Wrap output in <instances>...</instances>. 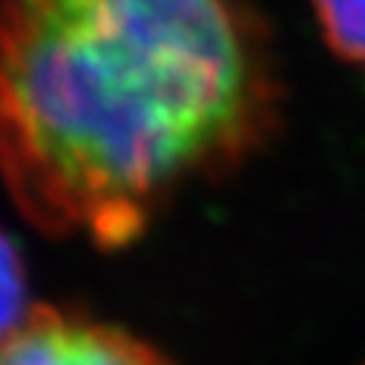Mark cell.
<instances>
[{"mask_svg": "<svg viewBox=\"0 0 365 365\" xmlns=\"http://www.w3.org/2000/svg\"><path fill=\"white\" fill-rule=\"evenodd\" d=\"M282 83L253 0H6L4 167L43 230L104 250L273 141Z\"/></svg>", "mask_w": 365, "mask_h": 365, "instance_id": "1", "label": "cell"}, {"mask_svg": "<svg viewBox=\"0 0 365 365\" xmlns=\"http://www.w3.org/2000/svg\"><path fill=\"white\" fill-rule=\"evenodd\" d=\"M4 365H173L161 351L124 328L32 308L26 322L4 336Z\"/></svg>", "mask_w": 365, "mask_h": 365, "instance_id": "2", "label": "cell"}, {"mask_svg": "<svg viewBox=\"0 0 365 365\" xmlns=\"http://www.w3.org/2000/svg\"><path fill=\"white\" fill-rule=\"evenodd\" d=\"M325 46L345 63L365 66V0H311Z\"/></svg>", "mask_w": 365, "mask_h": 365, "instance_id": "3", "label": "cell"}, {"mask_svg": "<svg viewBox=\"0 0 365 365\" xmlns=\"http://www.w3.org/2000/svg\"><path fill=\"white\" fill-rule=\"evenodd\" d=\"M32 311L26 308V270L12 236L4 239V336L15 334Z\"/></svg>", "mask_w": 365, "mask_h": 365, "instance_id": "4", "label": "cell"}]
</instances>
